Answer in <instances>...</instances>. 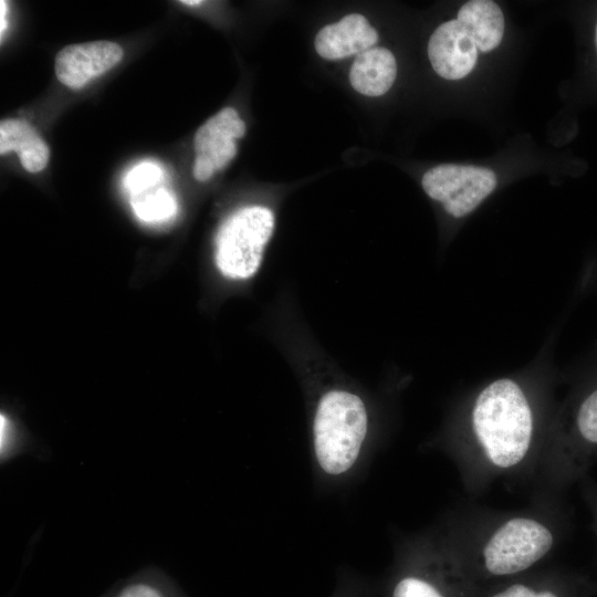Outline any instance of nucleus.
I'll return each instance as SVG.
<instances>
[{"mask_svg": "<svg viewBox=\"0 0 597 597\" xmlns=\"http://www.w3.org/2000/svg\"><path fill=\"white\" fill-rule=\"evenodd\" d=\"M245 134V124L232 107L222 108L201 125L195 134L197 155L205 154L211 158L216 169L224 168L235 157V138Z\"/></svg>", "mask_w": 597, "mask_h": 597, "instance_id": "obj_11", "label": "nucleus"}, {"mask_svg": "<svg viewBox=\"0 0 597 597\" xmlns=\"http://www.w3.org/2000/svg\"><path fill=\"white\" fill-rule=\"evenodd\" d=\"M275 226L270 208L244 206L220 224L214 240V263L231 281H245L259 271Z\"/></svg>", "mask_w": 597, "mask_h": 597, "instance_id": "obj_5", "label": "nucleus"}, {"mask_svg": "<svg viewBox=\"0 0 597 597\" xmlns=\"http://www.w3.org/2000/svg\"><path fill=\"white\" fill-rule=\"evenodd\" d=\"M422 187L433 200L442 203L454 218L473 211L496 187V176L488 168L439 165L422 177Z\"/></svg>", "mask_w": 597, "mask_h": 597, "instance_id": "obj_7", "label": "nucleus"}, {"mask_svg": "<svg viewBox=\"0 0 597 597\" xmlns=\"http://www.w3.org/2000/svg\"><path fill=\"white\" fill-rule=\"evenodd\" d=\"M398 548L405 569L390 597H449L443 584L457 559L439 527L407 538Z\"/></svg>", "mask_w": 597, "mask_h": 597, "instance_id": "obj_6", "label": "nucleus"}, {"mask_svg": "<svg viewBox=\"0 0 597 597\" xmlns=\"http://www.w3.org/2000/svg\"><path fill=\"white\" fill-rule=\"evenodd\" d=\"M15 151L22 167L29 172L43 170L50 149L43 138L24 119L7 118L0 123V154Z\"/></svg>", "mask_w": 597, "mask_h": 597, "instance_id": "obj_13", "label": "nucleus"}, {"mask_svg": "<svg viewBox=\"0 0 597 597\" xmlns=\"http://www.w3.org/2000/svg\"><path fill=\"white\" fill-rule=\"evenodd\" d=\"M216 170L211 158L205 154L196 156L192 174L196 180L206 181L210 179Z\"/></svg>", "mask_w": 597, "mask_h": 597, "instance_id": "obj_21", "label": "nucleus"}, {"mask_svg": "<svg viewBox=\"0 0 597 597\" xmlns=\"http://www.w3.org/2000/svg\"><path fill=\"white\" fill-rule=\"evenodd\" d=\"M369 416L363 398L345 388H331L316 401L312 442L316 468L327 479L348 476L363 458Z\"/></svg>", "mask_w": 597, "mask_h": 597, "instance_id": "obj_4", "label": "nucleus"}, {"mask_svg": "<svg viewBox=\"0 0 597 597\" xmlns=\"http://www.w3.org/2000/svg\"><path fill=\"white\" fill-rule=\"evenodd\" d=\"M163 178L161 170L154 164L146 163L136 166L125 179L129 195L157 186Z\"/></svg>", "mask_w": 597, "mask_h": 597, "instance_id": "obj_17", "label": "nucleus"}, {"mask_svg": "<svg viewBox=\"0 0 597 597\" xmlns=\"http://www.w3.org/2000/svg\"><path fill=\"white\" fill-rule=\"evenodd\" d=\"M582 494L589 507L595 532L597 534V483L586 475L580 480Z\"/></svg>", "mask_w": 597, "mask_h": 597, "instance_id": "obj_20", "label": "nucleus"}, {"mask_svg": "<svg viewBox=\"0 0 597 597\" xmlns=\"http://www.w3.org/2000/svg\"><path fill=\"white\" fill-rule=\"evenodd\" d=\"M397 64L394 54L385 48H371L356 55L349 71L355 91L366 96H380L395 82Z\"/></svg>", "mask_w": 597, "mask_h": 597, "instance_id": "obj_12", "label": "nucleus"}, {"mask_svg": "<svg viewBox=\"0 0 597 597\" xmlns=\"http://www.w3.org/2000/svg\"><path fill=\"white\" fill-rule=\"evenodd\" d=\"M568 519L553 502L504 513L455 517L439 528L461 567L470 564L489 577L524 573L558 547Z\"/></svg>", "mask_w": 597, "mask_h": 597, "instance_id": "obj_2", "label": "nucleus"}, {"mask_svg": "<svg viewBox=\"0 0 597 597\" xmlns=\"http://www.w3.org/2000/svg\"><path fill=\"white\" fill-rule=\"evenodd\" d=\"M597 461V379L582 387L548 432L534 472L551 501L588 475ZM537 485V486H538Z\"/></svg>", "mask_w": 597, "mask_h": 597, "instance_id": "obj_3", "label": "nucleus"}, {"mask_svg": "<svg viewBox=\"0 0 597 597\" xmlns=\"http://www.w3.org/2000/svg\"><path fill=\"white\" fill-rule=\"evenodd\" d=\"M136 217L145 223H164L171 220L178 210L175 196L165 188L150 187L129 195Z\"/></svg>", "mask_w": 597, "mask_h": 597, "instance_id": "obj_15", "label": "nucleus"}, {"mask_svg": "<svg viewBox=\"0 0 597 597\" xmlns=\"http://www.w3.org/2000/svg\"><path fill=\"white\" fill-rule=\"evenodd\" d=\"M180 2L182 4H185V6H188V7H197V6L202 4V1H200V0H182Z\"/></svg>", "mask_w": 597, "mask_h": 597, "instance_id": "obj_22", "label": "nucleus"}, {"mask_svg": "<svg viewBox=\"0 0 597 597\" xmlns=\"http://www.w3.org/2000/svg\"><path fill=\"white\" fill-rule=\"evenodd\" d=\"M532 392L520 380L501 377L471 400L464 425L449 446L464 488L478 493L491 483L534 475L545 438Z\"/></svg>", "mask_w": 597, "mask_h": 597, "instance_id": "obj_1", "label": "nucleus"}, {"mask_svg": "<svg viewBox=\"0 0 597 597\" xmlns=\"http://www.w3.org/2000/svg\"><path fill=\"white\" fill-rule=\"evenodd\" d=\"M457 20L465 28L480 51H492L501 43L504 17L495 2L468 1L460 8Z\"/></svg>", "mask_w": 597, "mask_h": 597, "instance_id": "obj_14", "label": "nucleus"}, {"mask_svg": "<svg viewBox=\"0 0 597 597\" xmlns=\"http://www.w3.org/2000/svg\"><path fill=\"white\" fill-rule=\"evenodd\" d=\"M123 55L121 45L106 40L66 45L55 56V75L65 86L78 90L113 69Z\"/></svg>", "mask_w": 597, "mask_h": 597, "instance_id": "obj_8", "label": "nucleus"}, {"mask_svg": "<svg viewBox=\"0 0 597 597\" xmlns=\"http://www.w3.org/2000/svg\"><path fill=\"white\" fill-rule=\"evenodd\" d=\"M377 41V31L367 19L353 13L322 28L315 36L314 45L323 59L341 60L374 48Z\"/></svg>", "mask_w": 597, "mask_h": 597, "instance_id": "obj_10", "label": "nucleus"}, {"mask_svg": "<svg viewBox=\"0 0 597 597\" xmlns=\"http://www.w3.org/2000/svg\"><path fill=\"white\" fill-rule=\"evenodd\" d=\"M116 597H166L164 591L149 582H134L126 585Z\"/></svg>", "mask_w": 597, "mask_h": 597, "instance_id": "obj_19", "label": "nucleus"}, {"mask_svg": "<svg viewBox=\"0 0 597 597\" xmlns=\"http://www.w3.org/2000/svg\"><path fill=\"white\" fill-rule=\"evenodd\" d=\"M576 593H585V587L569 593L557 588H542L530 583L517 582L503 587L489 597H570V594Z\"/></svg>", "mask_w": 597, "mask_h": 597, "instance_id": "obj_16", "label": "nucleus"}, {"mask_svg": "<svg viewBox=\"0 0 597 597\" xmlns=\"http://www.w3.org/2000/svg\"><path fill=\"white\" fill-rule=\"evenodd\" d=\"M21 450V444L17 436L12 420L4 412L0 415V453L1 460L12 459Z\"/></svg>", "mask_w": 597, "mask_h": 597, "instance_id": "obj_18", "label": "nucleus"}, {"mask_svg": "<svg viewBox=\"0 0 597 597\" xmlns=\"http://www.w3.org/2000/svg\"><path fill=\"white\" fill-rule=\"evenodd\" d=\"M595 41H596V48H597V24H596V32H595Z\"/></svg>", "mask_w": 597, "mask_h": 597, "instance_id": "obj_23", "label": "nucleus"}, {"mask_svg": "<svg viewBox=\"0 0 597 597\" xmlns=\"http://www.w3.org/2000/svg\"><path fill=\"white\" fill-rule=\"evenodd\" d=\"M428 55L441 77L460 80L473 70L478 48L465 28L458 20H451L439 25L430 36Z\"/></svg>", "mask_w": 597, "mask_h": 597, "instance_id": "obj_9", "label": "nucleus"}]
</instances>
